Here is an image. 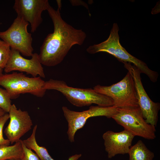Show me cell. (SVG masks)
I'll use <instances>...</instances> for the list:
<instances>
[{
  "label": "cell",
  "mask_w": 160,
  "mask_h": 160,
  "mask_svg": "<svg viewBox=\"0 0 160 160\" xmlns=\"http://www.w3.org/2000/svg\"><path fill=\"white\" fill-rule=\"evenodd\" d=\"M8 113L10 121L4 133L12 144L19 141L22 136L30 130L33 124L28 112L20 108L18 109L14 104L11 105Z\"/></svg>",
  "instance_id": "8fae6325"
},
{
  "label": "cell",
  "mask_w": 160,
  "mask_h": 160,
  "mask_svg": "<svg viewBox=\"0 0 160 160\" xmlns=\"http://www.w3.org/2000/svg\"><path fill=\"white\" fill-rule=\"evenodd\" d=\"M30 59L23 57L18 51L11 48L9 60L4 70L6 73L17 71L25 72L31 75L33 77L45 78L43 68L40 62L39 54L33 53Z\"/></svg>",
  "instance_id": "7c38bea8"
},
{
  "label": "cell",
  "mask_w": 160,
  "mask_h": 160,
  "mask_svg": "<svg viewBox=\"0 0 160 160\" xmlns=\"http://www.w3.org/2000/svg\"><path fill=\"white\" fill-rule=\"evenodd\" d=\"M122 63L134 80L138 105L143 118L147 123L156 127L158 121L160 103L153 102L148 95L142 82L139 69L130 63Z\"/></svg>",
  "instance_id": "9c48e42d"
},
{
  "label": "cell",
  "mask_w": 160,
  "mask_h": 160,
  "mask_svg": "<svg viewBox=\"0 0 160 160\" xmlns=\"http://www.w3.org/2000/svg\"><path fill=\"white\" fill-rule=\"evenodd\" d=\"M49 4L48 0H15L13 7L17 16L29 22L34 32L42 22L41 14Z\"/></svg>",
  "instance_id": "30bf717a"
},
{
  "label": "cell",
  "mask_w": 160,
  "mask_h": 160,
  "mask_svg": "<svg viewBox=\"0 0 160 160\" xmlns=\"http://www.w3.org/2000/svg\"><path fill=\"white\" fill-rule=\"evenodd\" d=\"M45 82L40 76L29 77L22 73L2 74L0 76V86L7 91L11 99L27 93L38 97H43L47 90L44 88Z\"/></svg>",
  "instance_id": "277c9868"
},
{
  "label": "cell",
  "mask_w": 160,
  "mask_h": 160,
  "mask_svg": "<svg viewBox=\"0 0 160 160\" xmlns=\"http://www.w3.org/2000/svg\"><path fill=\"white\" fill-rule=\"evenodd\" d=\"M6 113L3 110L0 108V116L4 115Z\"/></svg>",
  "instance_id": "44dd1931"
},
{
  "label": "cell",
  "mask_w": 160,
  "mask_h": 160,
  "mask_svg": "<svg viewBox=\"0 0 160 160\" xmlns=\"http://www.w3.org/2000/svg\"><path fill=\"white\" fill-rule=\"evenodd\" d=\"M10 48L6 42L0 40V68L3 69L9 60L11 52Z\"/></svg>",
  "instance_id": "e0dca14e"
},
{
  "label": "cell",
  "mask_w": 160,
  "mask_h": 160,
  "mask_svg": "<svg viewBox=\"0 0 160 160\" xmlns=\"http://www.w3.org/2000/svg\"><path fill=\"white\" fill-rule=\"evenodd\" d=\"M117 108L114 106L103 107L91 106L87 110L81 112L70 110L67 107L62 108L64 116L68 123L67 134L70 141L74 142L76 132L82 128L89 118L95 116H104L112 118L117 112Z\"/></svg>",
  "instance_id": "ba28073f"
},
{
  "label": "cell",
  "mask_w": 160,
  "mask_h": 160,
  "mask_svg": "<svg viewBox=\"0 0 160 160\" xmlns=\"http://www.w3.org/2000/svg\"><path fill=\"white\" fill-rule=\"evenodd\" d=\"M22 147L23 151V156L22 160H40L39 158L32 150L27 147L22 140Z\"/></svg>",
  "instance_id": "ffe728a7"
},
{
  "label": "cell",
  "mask_w": 160,
  "mask_h": 160,
  "mask_svg": "<svg viewBox=\"0 0 160 160\" xmlns=\"http://www.w3.org/2000/svg\"><path fill=\"white\" fill-rule=\"evenodd\" d=\"M9 94L5 89L0 88V108L8 113L12 105Z\"/></svg>",
  "instance_id": "ac0fdd59"
},
{
  "label": "cell",
  "mask_w": 160,
  "mask_h": 160,
  "mask_svg": "<svg viewBox=\"0 0 160 160\" xmlns=\"http://www.w3.org/2000/svg\"><path fill=\"white\" fill-rule=\"evenodd\" d=\"M112 118L134 136L148 140L156 137L155 127L147 123L139 107L118 108Z\"/></svg>",
  "instance_id": "8992f818"
},
{
  "label": "cell",
  "mask_w": 160,
  "mask_h": 160,
  "mask_svg": "<svg viewBox=\"0 0 160 160\" xmlns=\"http://www.w3.org/2000/svg\"><path fill=\"white\" fill-rule=\"evenodd\" d=\"M57 2V10L50 5L47 9L53 24L54 31L45 39L39 54L41 64L49 67L60 63L72 47L82 45L86 37L82 30L74 28L63 19L60 12L61 1Z\"/></svg>",
  "instance_id": "6da1fadb"
},
{
  "label": "cell",
  "mask_w": 160,
  "mask_h": 160,
  "mask_svg": "<svg viewBox=\"0 0 160 160\" xmlns=\"http://www.w3.org/2000/svg\"><path fill=\"white\" fill-rule=\"evenodd\" d=\"M128 154L129 160H152L154 157L153 153L140 140L131 146Z\"/></svg>",
  "instance_id": "9a60e30c"
},
{
  "label": "cell",
  "mask_w": 160,
  "mask_h": 160,
  "mask_svg": "<svg viewBox=\"0 0 160 160\" xmlns=\"http://www.w3.org/2000/svg\"><path fill=\"white\" fill-rule=\"evenodd\" d=\"M97 92L107 96L117 108L139 107L134 80L129 72L120 81L109 86L98 84L93 87Z\"/></svg>",
  "instance_id": "5b68a950"
},
{
  "label": "cell",
  "mask_w": 160,
  "mask_h": 160,
  "mask_svg": "<svg viewBox=\"0 0 160 160\" xmlns=\"http://www.w3.org/2000/svg\"><path fill=\"white\" fill-rule=\"evenodd\" d=\"M3 69L0 68V76L2 74V72Z\"/></svg>",
  "instance_id": "603a6c76"
},
{
  "label": "cell",
  "mask_w": 160,
  "mask_h": 160,
  "mask_svg": "<svg viewBox=\"0 0 160 160\" xmlns=\"http://www.w3.org/2000/svg\"><path fill=\"white\" fill-rule=\"evenodd\" d=\"M9 118L8 113H6L4 115L0 116V145H9L10 143L8 139H6L4 138L3 135L4 126Z\"/></svg>",
  "instance_id": "d6986e66"
},
{
  "label": "cell",
  "mask_w": 160,
  "mask_h": 160,
  "mask_svg": "<svg viewBox=\"0 0 160 160\" xmlns=\"http://www.w3.org/2000/svg\"><path fill=\"white\" fill-rule=\"evenodd\" d=\"M44 88L60 92L71 104L77 107L88 106L92 104L103 107L113 106L111 98L97 92L93 89L70 87L63 81L50 79L45 81Z\"/></svg>",
  "instance_id": "3957f363"
},
{
  "label": "cell",
  "mask_w": 160,
  "mask_h": 160,
  "mask_svg": "<svg viewBox=\"0 0 160 160\" xmlns=\"http://www.w3.org/2000/svg\"><path fill=\"white\" fill-rule=\"evenodd\" d=\"M134 136L125 130L119 132L108 130L103 135L105 150L109 159L118 154L128 153Z\"/></svg>",
  "instance_id": "4fadbf2b"
},
{
  "label": "cell",
  "mask_w": 160,
  "mask_h": 160,
  "mask_svg": "<svg viewBox=\"0 0 160 160\" xmlns=\"http://www.w3.org/2000/svg\"><path fill=\"white\" fill-rule=\"evenodd\" d=\"M23 151L22 140L12 145H0V160H7L12 159L22 158Z\"/></svg>",
  "instance_id": "2e32d148"
},
{
  "label": "cell",
  "mask_w": 160,
  "mask_h": 160,
  "mask_svg": "<svg viewBox=\"0 0 160 160\" xmlns=\"http://www.w3.org/2000/svg\"><path fill=\"white\" fill-rule=\"evenodd\" d=\"M1 24V22H0V25Z\"/></svg>",
  "instance_id": "cb8c5ba5"
},
{
  "label": "cell",
  "mask_w": 160,
  "mask_h": 160,
  "mask_svg": "<svg viewBox=\"0 0 160 160\" xmlns=\"http://www.w3.org/2000/svg\"><path fill=\"white\" fill-rule=\"evenodd\" d=\"M28 25V22L17 16L7 30L0 31V38L11 49L18 51L24 56L31 57L33 49L31 34L27 31Z\"/></svg>",
  "instance_id": "52a82bcc"
},
{
  "label": "cell",
  "mask_w": 160,
  "mask_h": 160,
  "mask_svg": "<svg viewBox=\"0 0 160 160\" xmlns=\"http://www.w3.org/2000/svg\"><path fill=\"white\" fill-rule=\"evenodd\" d=\"M119 27L117 24H113L108 38L105 41L97 44L89 46L86 49L90 54L105 52L116 57L119 61L133 63L140 70L141 73L146 74L153 82H156L158 73L150 69L142 61L132 56L121 44L118 33Z\"/></svg>",
  "instance_id": "7a4b0ae2"
},
{
  "label": "cell",
  "mask_w": 160,
  "mask_h": 160,
  "mask_svg": "<svg viewBox=\"0 0 160 160\" xmlns=\"http://www.w3.org/2000/svg\"><path fill=\"white\" fill-rule=\"evenodd\" d=\"M37 125L34 127L31 135L26 139L23 140L26 146L34 151L40 160H54L49 153L45 147L40 146L37 144L36 139V133ZM81 156V154H76L69 157L68 160H78Z\"/></svg>",
  "instance_id": "5bb4252c"
},
{
  "label": "cell",
  "mask_w": 160,
  "mask_h": 160,
  "mask_svg": "<svg viewBox=\"0 0 160 160\" xmlns=\"http://www.w3.org/2000/svg\"><path fill=\"white\" fill-rule=\"evenodd\" d=\"M7 160H22L21 159H7Z\"/></svg>",
  "instance_id": "7402d4cb"
}]
</instances>
